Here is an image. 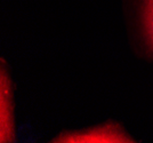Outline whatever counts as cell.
<instances>
[{
    "label": "cell",
    "mask_w": 153,
    "mask_h": 143,
    "mask_svg": "<svg viewBox=\"0 0 153 143\" xmlns=\"http://www.w3.org/2000/svg\"><path fill=\"white\" fill-rule=\"evenodd\" d=\"M54 142H72V143H114V142H134V140L121 130L119 125L106 124L97 126L91 130H82L78 133L61 134L54 140Z\"/></svg>",
    "instance_id": "6da1fadb"
},
{
    "label": "cell",
    "mask_w": 153,
    "mask_h": 143,
    "mask_svg": "<svg viewBox=\"0 0 153 143\" xmlns=\"http://www.w3.org/2000/svg\"><path fill=\"white\" fill-rule=\"evenodd\" d=\"M0 141L1 142H13L14 123H13V102L10 81L5 73V68H1V81H0Z\"/></svg>",
    "instance_id": "7a4b0ae2"
},
{
    "label": "cell",
    "mask_w": 153,
    "mask_h": 143,
    "mask_svg": "<svg viewBox=\"0 0 153 143\" xmlns=\"http://www.w3.org/2000/svg\"><path fill=\"white\" fill-rule=\"evenodd\" d=\"M143 32L147 52L153 55V0H144Z\"/></svg>",
    "instance_id": "3957f363"
}]
</instances>
